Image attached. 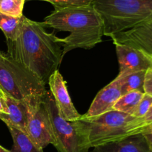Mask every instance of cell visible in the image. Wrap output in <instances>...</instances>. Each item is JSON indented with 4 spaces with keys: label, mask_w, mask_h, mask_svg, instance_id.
<instances>
[{
    "label": "cell",
    "mask_w": 152,
    "mask_h": 152,
    "mask_svg": "<svg viewBox=\"0 0 152 152\" xmlns=\"http://www.w3.org/2000/svg\"><path fill=\"white\" fill-rule=\"evenodd\" d=\"M7 55L22 64L45 85L63 58L59 37L46 31L41 22L22 16L15 41H7Z\"/></svg>",
    "instance_id": "6da1fadb"
},
{
    "label": "cell",
    "mask_w": 152,
    "mask_h": 152,
    "mask_svg": "<svg viewBox=\"0 0 152 152\" xmlns=\"http://www.w3.org/2000/svg\"><path fill=\"white\" fill-rule=\"evenodd\" d=\"M41 23L45 28L70 32L59 38L63 55L75 49H92L102 42L103 23L92 4L54 10Z\"/></svg>",
    "instance_id": "7a4b0ae2"
},
{
    "label": "cell",
    "mask_w": 152,
    "mask_h": 152,
    "mask_svg": "<svg viewBox=\"0 0 152 152\" xmlns=\"http://www.w3.org/2000/svg\"><path fill=\"white\" fill-rule=\"evenodd\" d=\"M75 122L89 148L120 140L142 129L139 118L114 110L94 117L81 116Z\"/></svg>",
    "instance_id": "3957f363"
},
{
    "label": "cell",
    "mask_w": 152,
    "mask_h": 152,
    "mask_svg": "<svg viewBox=\"0 0 152 152\" xmlns=\"http://www.w3.org/2000/svg\"><path fill=\"white\" fill-rule=\"evenodd\" d=\"M91 4L109 37L152 18V0H92Z\"/></svg>",
    "instance_id": "277c9868"
},
{
    "label": "cell",
    "mask_w": 152,
    "mask_h": 152,
    "mask_svg": "<svg viewBox=\"0 0 152 152\" xmlns=\"http://www.w3.org/2000/svg\"><path fill=\"white\" fill-rule=\"evenodd\" d=\"M0 89L17 100L45 95V85L19 62L0 51Z\"/></svg>",
    "instance_id": "5b68a950"
},
{
    "label": "cell",
    "mask_w": 152,
    "mask_h": 152,
    "mask_svg": "<svg viewBox=\"0 0 152 152\" xmlns=\"http://www.w3.org/2000/svg\"><path fill=\"white\" fill-rule=\"evenodd\" d=\"M43 101L51 122L56 141L54 147L59 152H88L90 148L80 133L76 122L66 121L60 116L50 91H46Z\"/></svg>",
    "instance_id": "8992f818"
},
{
    "label": "cell",
    "mask_w": 152,
    "mask_h": 152,
    "mask_svg": "<svg viewBox=\"0 0 152 152\" xmlns=\"http://www.w3.org/2000/svg\"><path fill=\"white\" fill-rule=\"evenodd\" d=\"M43 96H36L31 99L27 126V135L42 149L50 144L54 145L56 142Z\"/></svg>",
    "instance_id": "52a82bcc"
},
{
    "label": "cell",
    "mask_w": 152,
    "mask_h": 152,
    "mask_svg": "<svg viewBox=\"0 0 152 152\" xmlns=\"http://www.w3.org/2000/svg\"><path fill=\"white\" fill-rule=\"evenodd\" d=\"M110 37L113 42L128 45L152 56V18Z\"/></svg>",
    "instance_id": "ba28073f"
},
{
    "label": "cell",
    "mask_w": 152,
    "mask_h": 152,
    "mask_svg": "<svg viewBox=\"0 0 152 152\" xmlns=\"http://www.w3.org/2000/svg\"><path fill=\"white\" fill-rule=\"evenodd\" d=\"M50 92L53 97L59 114L65 120L69 122L79 120L82 115L77 112L73 104L71 98L68 92L66 83L59 70L52 73L48 79Z\"/></svg>",
    "instance_id": "9c48e42d"
},
{
    "label": "cell",
    "mask_w": 152,
    "mask_h": 152,
    "mask_svg": "<svg viewBox=\"0 0 152 152\" xmlns=\"http://www.w3.org/2000/svg\"><path fill=\"white\" fill-rule=\"evenodd\" d=\"M113 43L116 47L120 66V72L117 77H123L135 72L151 68L149 58L142 51L128 45Z\"/></svg>",
    "instance_id": "30bf717a"
},
{
    "label": "cell",
    "mask_w": 152,
    "mask_h": 152,
    "mask_svg": "<svg viewBox=\"0 0 152 152\" xmlns=\"http://www.w3.org/2000/svg\"><path fill=\"white\" fill-rule=\"evenodd\" d=\"M0 94L6 105V113L0 115V119L6 125L14 127L27 134L30 103L34 97L17 100L4 93L1 89H0Z\"/></svg>",
    "instance_id": "8fae6325"
},
{
    "label": "cell",
    "mask_w": 152,
    "mask_h": 152,
    "mask_svg": "<svg viewBox=\"0 0 152 152\" xmlns=\"http://www.w3.org/2000/svg\"><path fill=\"white\" fill-rule=\"evenodd\" d=\"M121 95L120 85L115 78L98 92L88 112L82 117H94L111 111Z\"/></svg>",
    "instance_id": "7c38bea8"
},
{
    "label": "cell",
    "mask_w": 152,
    "mask_h": 152,
    "mask_svg": "<svg viewBox=\"0 0 152 152\" xmlns=\"http://www.w3.org/2000/svg\"><path fill=\"white\" fill-rule=\"evenodd\" d=\"M92 152H149L148 144L141 133L117 141L94 148Z\"/></svg>",
    "instance_id": "4fadbf2b"
},
{
    "label": "cell",
    "mask_w": 152,
    "mask_h": 152,
    "mask_svg": "<svg viewBox=\"0 0 152 152\" xmlns=\"http://www.w3.org/2000/svg\"><path fill=\"white\" fill-rule=\"evenodd\" d=\"M13 139L11 152H43V149L35 144L27 134L10 125H7Z\"/></svg>",
    "instance_id": "5bb4252c"
},
{
    "label": "cell",
    "mask_w": 152,
    "mask_h": 152,
    "mask_svg": "<svg viewBox=\"0 0 152 152\" xmlns=\"http://www.w3.org/2000/svg\"><path fill=\"white\" fill-rule=\"evenodd\" d=\"M145 72L146 70H142L126 75L123 77H116L120 85L121 95H125L132 91H140L144 92Z\"/></svg>",
    "instance_id": "9a60e30c"
},
{
    "label": "cell",
    "mask_w": 152,
    "mask_h": 152,
    "mask_svg": "<svg viewBox=\"0 0 152 152\" xmlns=\"http://www.w3.org/2000/svg\"><path fill=\"white\" fill-rule=\"evenodd\" d=\"M143 95L144 92L140 91H132L121 95V97L114 104L113 110L123 112L132 116Z\"/></svg>",
    "instance_id": "2e32d148"
},
{
    "label": "cell",
    "mask_w": 152,
    "mask_h": 152,
    "mask_svg": "<svg viewBox=\"0 0 152 152\" xmlns=\"http://www.w3.org/2000/svg\"><path fill=\"white\" fill-rule=\"evenodd\" d=\"M21 17H16L0 12V29L3 31L7 41H15L19 33Z\"/></svg>",
    "instance_id": "e0dca14e"
},
{
    "label": "cell",
    "mask_w": 152,
    "mask_h": 152,
    "mask_svg": "<svg viewBox=\"0 0 152 152\" xmlns=\"http://www.w3.org/2000/svg\"><path fill=\"white\" fill-rule=\"evenodd\" d=\"M26 0H0V12L16 17L23 16L24 4Z\"/></svg>",
    "instance_id": "ac0fdd59"
},
{
    "label": "cell",
    "mask_w": 152,
    "mask_h": 152,
    "mask_svg": "<svg viewBox=\"0 0 152 152\" xmlns=\"http://www.w3.org/2000/svg\"><path fill=\"white\" fill-rule=\"evenodd\" d=\"M31 1V0H28ZM39 1H48L54 7V10L68 8V7H81L91 4L92 0H39Z\"/></svg>",
    "instance_id": "d6986e66"
},
{
    "label": "cell",
    "mask_w": 152,
    "mask_h": 152,
    "mask_svg": "<svg viewBox=\"0 0 152 152\" xmlns=\"http://www.w3.org/2000/svg\"><path fill=\"white\" fill-rule=\"evenodd\" d=\"M152 104V96L144 93L143 96L141 98L140 101L139 102L138 105L137 106L134 112L133 113L132 116L136 118H142V116L146 114L147 112L150 109Z\"/></svg>",
    "instance_id": "ffe728a7"
},
{
    "label": "cell",
    "mask_w": 152,
    "mask_h": 152,
    "mask_svg": "<svg viewBox=\"0 0 152 152\" xmlns=\"http://www.w3.org/2000/svg\"><path fill=\"white\" fill-rule=\"evenodd\" d=\"M144 92L152 96V68L146 70L144 80Z\"/></svg>",
    "instance_id": "44dd1931"
},
{
    "label": "cell",
    "mask_w": 152,
    "mask_h": 152,
    "mask_svg": "<svg viewBox=\"0 0 152 152\" xmlns=\"http://www.w3.org/2000/svg\"><path fill=\"white\" fill-rule=\"evenodd\" d=\"M140 133L144 136L146 140L149 152H152V125L144 127Z\"/></svg>",
    "instance_id": "7402d4cb"
},
{
    "label": "cell",
    "mask_w": 152,
    "mask_h": 152,
    "mask_svg": "<svg viewBox=\"0 0 152 152\" xmlns=\"http://www.w3.org/2000/svg\"><path fill=\"white\" fill-rule=\"evenodd\" d=\"M139 119L142 128L144 127L147 126V125H152V104L148 111L146 113V114L142 116V118H139Z\"/></svg>",
    "instance_id": "603a6c76"
},
{
    "label": "cell",
    "mask_w": 152,
    "mask_h": 152,
    "mask_svg": "<svg viewBox=\"0 0 152 152\" xmlns=\"http://www.w3.org/2000/svg\"><path fill=\"white\" fill-rule=\"evenodd\" d=\"M4 113H6V105L1 94H0V115L4 114Z\"/></svg>",
    "instance_id": "cb8c5ba5"
},
{
    "label": "cell",
    "mask_w": 152,
    "mask_h": 152,
    "mask_svg": "<svg viewBox=\"0 0 152 152\" xmlns=\"http://www.w3.org/2000/svg\"><path fill=\"white\" fill-rule=\"evenodd\" d=\"M0 152H11V151H9L5 149L4 148H3L2 146L0 145Z\"/></svg>",
    "instance_id": "d4e9b609"
},
{
    "label": "cell",
    "mask_w": 152,
    "mask_h": 152,
    "mask_svg": "<svg viewBox=\"0 0 152 152\" xmlns=\"http://www.w3.org/2000/svg\"><path fill=\"white\" fill-rule=\"evenodd\" d=\"M145 55H146V54H145ZM148 58H149L150 61H151V68H152V56H151V55H148Z\"/></svg>",
    "instance_id": "484cf974"
},
{
    "label": "cell",
    "mask_w": 152,
    "mask_h": 152,
    "mask_svg": "<svg viewBox=\"0 0 152 152\" xmlns=\"http://www.w3.org/2000/svg\"></svg>",
    "instance_id": "4316f807"
}]
</instances>
